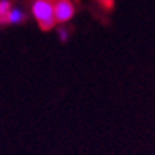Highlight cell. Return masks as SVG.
<instances>
[{
	"instance_id": "obj_1",
	"label": "cell",
	"mask_w": 155,
	"mask_h": 155,
	"mask_svg": "<svg viewBox=\"0 0 155 155\" xmlns=\"http://www.w3.org/2000/svg\"><path fill=\"white\" fill-rule=\"evenodd\" d=\"M33 14L37 19L39 25L44 31L51 30L56 23L54 19V11L51 0H34L33 2Z\"/></svg>"
},
{
	"instance_id": "obj_2",
	"label": "cell",
	"mask_w": 155,
	"mask_h": 155,
	"mask_svg": "<svg viewBox=\"0 0 155 155\" xmlns=\"http://www.w3.org/2000/svg\"><path fill=\"white\" fill-rule=\"evenodd\" d=\"M56 22H68L74 16V6L70 0H51Z\"/></svg>"
},
{
	"instance_id": "obj_3",
	"label": "cell",
	"mask_w": 155,
	"mask_h": 155,
	"mask_svg": "<svg viewBox=\"0 0 155 155\" xmlns=\"http://www.w3.org/2000/svg\"><path fill=\"white\" fill-rule=\"evenodd\" d=\"M25 19H27L25 12L22 9H19V8H11V11L8 12V16H6V22L8 23H20Z\"/></svg>"
},
{
	"instance_id": "obj_4",
	"label": "cell",
	"mask_w": 155,
	"mask_h": 155,
	"mask_svg": "<svg viewBox=\"0 0 155 155\" xmlns=\"http://www.w3.org/2000/svg\"><path fill=\"white\" fill-rule=\"evenodd\" d=\"M12 5H11V0H0V22H6V16L8 12L11 11Z\"/></svg>"
},
{
	"instance_id": "obj_5",
	"label": "cell",
	"mask_w": 155,
	"mask_h": 155,
	"mask_svg": "<svg viewBox=\"0 0 155 155\" xmlns=\"http://www.w3.org/2000/svg\"><path fill=\"white\" fill-rule=\"evenodd\" d=\"M58 36H59V39H61L62 42H67V41H68V31H67L65 28H59Z\"/></svg>"
}]
</instances>
